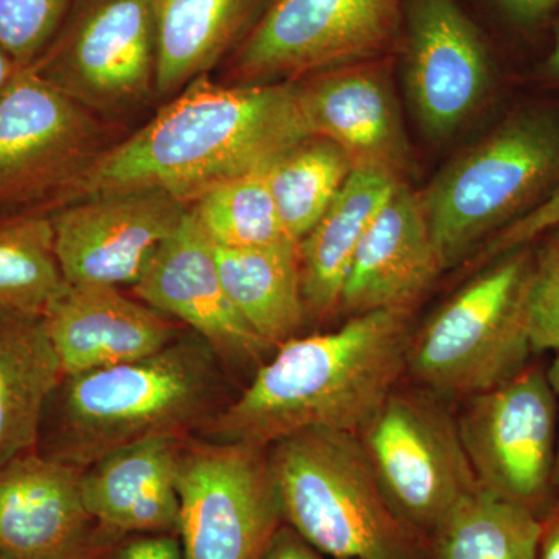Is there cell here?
Masks as SVG:
<instances>
[{
	"label": "cell",
	"instance_id": "obj_5",
	"mask_svg": "<svg viewBox=\"0 0 559 559\" xmlns=\"http://www.w3.org/2000/svg\"><path fill=\"white\" fill-rule=\"evenodd\" d=\"M532 264V250H513L441 305L412 331L406 374L441 400H468L520 374L533 355Z\"/></svg>",
	"mask_w": 559,
	"mask_h": 559
},
{
	"label": "cell",
	"instance_id": "obj_13",
	"mask_svg": "<svg viewBox=\"0 0 559 559\" xmlns=\"http://www.w3.org/2000/svg\"><path fill=\"white\" fill-rule=\"evenodd\" d=\"M189 205L160 190L95 194L50 213L55 250L69 285H132Z\"/></svg>",
	"mask_w": 559,
	"mask_h": 559
},
{
	"label": "cell",
	"instance_id": "obj_23",
	"mask_svg": "<svg viewBox=\"0 0 559 559\" xmlns=\"http://www.w3.org/2000/svg\"><path fill=\"white\" fill-rule=\"evenodd\" d=\"M62 378L43 318L0 316V465L38 451L44 415Z\"/></svg>",
	"mask_w": 559,
	"mask_h": 559
},
{
	"label": "cell",
	"instance_id": "obj_16",
	"mask_svg": "<svg viewBox=\"0 0 559 559\" xmlns=\"http://www.w3.org/2000/svg\"><path fill=\"white\" fill-rule=\"evenodd\" d=\"M312 135L336 143L353 170L384 173L404 182L409 142L384 68L355 62L299 81Z\"/></svg>",
	"mask_w": 559,
	"mask_h": 559
},
{
	"label": "cell",
	"instance_id": "obj_17",
	"mask_svg": "<svg viewBox=\"0 0 559 559\" xmlns=\"http://www.w3.org/2000/svg\"><path fill=\"white\" fill-rule=\"evenodd\" d=\"M43 320L64 377L146 358L179 337L171 318L119 286L66 283Z\"/></svg>",
	"mask_w": 559,
	"mask_h": 559
},
{
	"label": "cell",
	"instance_id": "obj_12",
	"mask_svg": "<svg viewBox=\"0 0 559 559\" xmlns=\"http://www.w3.org/2000/svg\"><path fill=\"white\" fill-rule=\"evenodd\" d=\"M406 0H271L230 58L234 84L299 76L373 60L392 46Z\"/></svg>",
	"mask_w": 559,
	"mask_h": 559
},
{
	"label": "cell",
	"instance_id": "obj_38",
	"mask_svg": "<svg viewBox=\"0 0 559 559\" xmlns=\"http://www.w3.org/2000/svg\"><path fill=\"white\" fill-rule=\"evenodd\" d=\"M546 73L551 79L559 80V27L557 35H555L554 47H551L549 58L546 61Z\"/></svg>",
	"mask_w": 559,
	"mask_h": 559
},
{
	"label": "cell",
	"instance_id": "obj_21",
	"mask_svg": "<svg viewBox=\"0 0 559 559\" xmlns=\"http://www.w3.org/2000/svg\"><path fill=\"white\" fill-rule=\"evenodd\" d=\"M401 180L353 170L322 218L299 245L301 293L308 318L340 312L342 290L364 235Z\"/></svg>",
	"mask_w": 559,
	"mask_h": 559
},
{
	"label": "cell",
	"instance_id": "obj_24",
	"mask_svg": "<svg viewBox=\"0 0 559 559\" xmlns=\"http://www.w3.org/2000/svg\"><path fill=\"white\" fill-rule=\"evenodd\" d=\"M221 282L241 318L271 348L297 337L308 319L301 293L299 246L216 248Z\"/></svg>",
	"mask_w": 559,
	"mask_h": 559
},
{
	"label": "cell",
	"instance_id": "obj_26",
	"mask_svg": "<svg viewBox=\"0 0 559 559\" xmlns=\"http://www.w3.org/2000/svg\"><path fill=\"white\" fill-rule=\"evenodd\" d=\"M352 171L344 151L319 135L301 140L267 165V183L290 241L299 245L316 226Z\"/></svg>",
	"mask_w": 559,
	"mask_h": 559
},
{
	"label": "cell",
	"instance_id": "obj_20",
	"mask_svg": "<svg viewBox=\"0 0 559 559\" xmlns=\"http://www.w3.org/2000/svg\"><path fill=\"white\" fill-rule=\"evenodd\" d=\"M183 441L151 437L83 469L81 499L92 520L114 532L179 536L176 479Z\"/></svg>",
	"mask_w": 559,
	"mask_h": 559
},
{
	"label": "cell",
	"instance_id": "obj_29",
	"mask_svg": "<svg viewBox=\"0 0 559 559\" xmlns=\"http://www.w3.org/2000/svg\"><path fill=\"white\" fill-rule=\"evenodd\" d=\"M72 0H0V46L17 68H31L58 31Z\"/></svg>",
	"mask_w": 559,
	"mask_h": 559
},
{
	"label": "cell",
	"instance_id": "obj_7",
	"mask_svg": "<svg viewBox=\"0 0 559 559\" xmlns=\"http://www.w3.org/2000/svg\"><path fill=\"white\" fill-rule=\"evenodd\" d=\"M359 439L390 507L426 547L448 514L480 489L457 419L426 390H393Z\"/></svg>",
	"mask_w": 559,
	"mask_h": 559
},
{
	"label": "cell",
	"instance_id": "obj_4",
	"mask_svg": "<svg viewBox=\"0 0 559 559\" xmlns=\"http://www.w3.org/2000/svg\"><path fill=\"white\" fill-rule=\"evenodd\" d=\"M283 521L334 559H429L385 499L358 433L308 429L267 448Z\"/></svg>",
	"mask_w": 559,
	"mask_h": 559
},
{
	"label": "cell",
	"instance_id": "obj_31",
	"mask_svg": "<svg viewBox=\"0 0 559 559\" xmlns=\"http://www.w3.org/2000/svg\"><path fill=\"white\" fill-rule=\"evenodd\" d=\"M62 559H183V554L179 536L120 533L97 524Z\"/></svg>",
	"mask_w": 559,
	"mask_h": 559
},
{
	"label": "cell",
	"instance_id": "obj_22",
	"mask_svg": "<svg viewBox=\"0 0 559 559\" xmlns=\"http://www.w3.org/2000/svg\"><path fill=\"white\" fill-rule=\"evenodd\" d=\"M157 97L179 94L235 51L271 0H150Z\"/></svg>",
	"mask_w": 559,
	"mask_h": 559
},
{
	"label": "cell",
	"instance_id": "obj_1",
	"mask_svg": "<svg viewBox=\"0 0 559 559\" xmlns=\"http://www.w3.org/2000/svg\"><path fill=\"white\" fill-rule=\"evenodd\" d=\"M312 132L299 81L219 84L200 76L130 138L112 143L53 210L95 194L160 190L194 204L213 187L267 167Z\"/></svg>",
	"mask_w": 559,
	"mask_h": 559
},
{
	"label": "cell",
	"instance_id": "obj_30",
	"mask_svg": "<svg viewBox=\"0 0 559 559\" xmlns=\"http://www.w3.org/2000/svg\"><path fill=\"white\" fill-rule=\"evenodd\" d=\"M527 308L533 353H559V227L533 252Z\"/></svg>",
	"mask_w": 559,
	"mask_h": 559
},
{
	"label": "cell",
	"instance_id": "obj_2",
	"mask_svg": "<svg viewBox=\"0 0 559 559\" xmlns=\"http://www.w3.org/2000/svg\"><path fill=\"white\" fill-rule=\"evenodd\" d=\"M411 336V312L381 310L294 337L200 432L261 448L308 429L359 436L406 374Z\"/></svg>",
	"mask_w": 559,
	"mask_h": 559
},
{
	"label": "cell",
	"instance_id": "obj_10",
	"mask_svg": "<svg viewBox=\"0 0 559 559\" xmlns=\"http://www.w3.org/2000/svg\"><path fill=\"white\" fill-rule=\"evenodd\" d=\"M176 485L183 559H261L285 524L267 448L186 439Z\"/></svg>",
	"mask_w": 559,
	"mask_h": 559
},
{
	"label": "cell",
	"instance_id": "obj_33",
	"mask_svg": "<svg viewBox=\"0 0 559 559\" xmlns=\"http://www.w3.org/2000/svg\"><path fill=\"white\" fill-rule=\"evenodd\" d=\"M261 559H334L312 547L288 524L280 525Z\"/></svg>",
	"mask_w": 559,
	"mask_h": 559
},
{
	"label": "cell",
	"instance_id": "obj_32",
	"mask_svg": "<svg viewBox=\"0 0 559 559\" xmlns=\"http://www.w3.org/2000/svg\"><path fill=\"white\" fill-rule=\"evenodd\" d=\"M559 227V187L546 200H540L521 218L513 221L498 237L500 248L513 250L525 248L540 235Z\"/></svg>",
	"mask_w": 559,
	"mask_h": 559
},
{
	"label": "cell",
	"instance_id": "obj_35",
	"mask_svg": "<svg viewBox=\"0 0 559 559\" xmlns=\"http://www.w3.org/2000/svg\"><path fill=\"white\" fill-rule=\"evenodd\" d=\"M540 522L543 527L536 559H559V500Z\"/></svg>",
	"mask_w": 559,
	"mask_h": 559
},
{
	"label": "cell",
	"instance_id": "obj_14",
	"mask_svg": "<svg viewBox=\"0 0 559 559\" xmlns=\"http://www.w3.org/2000/svg\"><path fill=\"white\" fill-rule=\"evenodd\" d=\"M403 21L404 81L412 108L426 134L450 138L487 95V43L457 0H406Z\"/></svg>",
	"mask_w": 559,
	"mask_h": 559
},
{
	"label": "cell",
	"instance_id": "obj_11",
	"mask_svg": "<svg viewBox=\"0 0 559 559\" xmlns=\"http://www.w3.org/2000/svg\"><path fill=\"white\" fill-rule=\"evenodd\" d=\"M559 403L543 364L466 400L460 437L480 488L543 520L558 502Z\"/></svg>",
	"mask_w": 559,
	"mask_h": 559
},
{
	"label": "cell",
	"instance_id": "obj_27",
	"mask_svg": "<svg viewBox=\"0 0 559 559\" xmlns=\"http://www.w3.org/2000/svg\"><path fill=\"white\" fill-rule=\"evenodd\" d=\"M64 285L50 215L0 216V316L43 318Z\"/></svg>",
	"mask_w": 559,
	"mask_h": 559
},
{
	"label": "cell",
	"instance_id": "obj_19",
	"mask_svg": "<svg viewBox=\"0 0 559 559\" xmlns=\"http://www.w3.org/2000/svg\"><path fill=\"white\" fill-rule=\"evenodd\" d=\"M83 469L38 451L0 465V557L62 559L97 522L81 499Z\"/></svg>",
	"mask_w": 559,
	"mask_h": 559
},
{
	"label": "cell",
	"instance_id": "obj_8",
	"mask_svg": "<svg viewBox=\"0 0 559 559\" xmlns=\"http://www.w3.org/2000/svg\"><path fill=\"white\" fill-rule=\"evenodd\" d=\"M102 117L17 70L0 95V216L50 215L61 194L109 148Z\"/></svg>",
	"mask_w": 559,
	"mask_h": 559
},
{
	"label": "cell",
	"instance_id": "obj_3",
	"mask_svg": "<svg viewBox=\"0 0 559 559\" xmlns=\"http://www.w3.org/2000/svg\"><path fill=\"white\" fill-rule=\"evenodd\" d=\"M219 362L190 331L146 358L62 378L44 415L39 454L86 469L135 441L187 439L221 409Z\"/></svg>",
	"mask_w": 559,
	"mask_h": 559
},
{
	"label": "cell",
	"instance_id": "obj_6",
	"mask_svg": "<svg viewBox=\"0 0 559 559\" xmlns=\"http://www.w3.org/2000/svg\"><path fill=\"white\" fill-rule=\"evenodd\" d=\"M559 176V120L525 112L452 160L418 193L444 271L535 207Z\"/></svg>",
	"mask_w": 559,
	"mask_h": 559
},
{
	"label": "cell",
	"instance_id": "obj_36",
	"mask_svg": "<svg viewBox=\"0 0 559 559\" xmlns=\"http://www.w3.org/2000/svg\"><path fill=\"white\" fill-rule=\"evenodd\" d=\"M20 69L21 68H17L16 62L11 60L10 55L7 53L5 49L0 46V95L5 92L11 80L14 79V75H16L17 70Z\"/></svg>",
	"mask_w": 559,
	"mask_h": 559
},
{
	"label": "cell",
	"instance_id": "obj_37",
	"mask_svg": "<svg viewBox=\"0 0 559 559\" xmlns=\"http://www.w3.org/2000/svg\"><path fill=\"white\" fill-rule=\"evenodd\" d=\"M547 374H549L551 388H554L555 393H557L558 403H559V353H557V356H555L554 362H551L549 366V369H547ZM555 489H557V498L559 500V440H558L557 468H555Z\"/></svg>",
	"mask_w": 559,
	"mask_h": 559
},
{
	"label": "cell",
	"instance_id": "obj_28",
	"mask_svg": "<svg viewBox=\"0 0 559 559\" xmlns=\"http://www.w3.org/2000/svg\"><path fill=\"white\" fill-rule=\"evenodd\" d=\"M190 212L216 248H263L289 240L272 198L266 167L213 187L190 205Z\"/></svg>",
	"mask_w": 559,
	"mask_h": 559
},
{
	"label": "cell",
	"instance_id": "obj_15",
	"mask_svg": "<svg viewBox=\"0 0 559 559\" xmlns=\"http://www.w3.org/2000/svg\"><path fill=\"white\" fill-rule=\"evenodd\" d=\"M132 290L143 304L186 323L221 360L245 364L271 348L231 304L221 282L215 246L190 209L178 230L151 253Z\"/></svg>",
	"mask_w": 559,
	"mask_h": 559
},
{
	"label": "cell",
	"instance_id": "obj_39",
	"mask_svg": "<svg viewBox=\"0 0 559 559\" xmlns=\"http://www.w3.org/2000/svg\"><path fill=\"white\" fill-rule=\"evenodd\" d=\"M0 559H5V558L0 557Z\"/></svg>",
	"mask_w": 559,
	"mask_h": 559
},
{
	"label": "cell",
	"instance_id": "obj_34",
	"mask_svg": "<svg viewBox=\"0 0 559 559\" xmlns=\"http://www.w3.org/2000/svg\"><path fill=\"white\" fill-rule=\"evenodd\" d=\"M499 3L521 24H536L559 7V0H499Z\"/></svg>",
	"mask_w": 559,
	"mask_h": 559
},
{
	"label": "cell",
	"instance_id": "obj_25",
	"mask_svg": "<svg viewBox=\"0 0 559 559\" xmlns=\"http://www.w3.org/2000/svg\"><path fill=\"white\" fill-rule=\"evenodd\" d=\"M540 527L532 511L480 488L430 536L429 559H536Z\"/></svg>",
	"mask_w": 559,
	"mask_h": 559
},
{
	"label": "cell",
	"instance_id": "obj_18",
	"mask_svg": "<svg viewBox=\"0 0 559 559\" xmlns=\"http://www.w3.org/2000/svg\"><path fill=\"white\" fill-rule=\"evenodd\" d=\"M443 271L418 193L400 182L360 241L340 312H412Z\"/></svg>",
	"mask_w": 559,
	"mask_h": 559
},
{
	"label": "cell",
	"instance_id": "obj_9",
	"mask_svg": "<svg viewBox=\"0 0 559 559\" xmlns=\"http://www.w3.org/2000/svg\"><path fill=\"white\" fill-rule=\"evenodd\" d=\"M31 68L102 119L140 108L157 95L150 0H72L57 36Z\"/></svg>",
	"mask_w": 559,
	"mask_h": 559
}]
</instances>
